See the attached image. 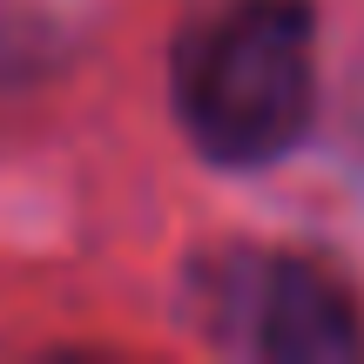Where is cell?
Here are the masks:
<instances>
[{
	"label": "cell",
	"instance_id": "cell-1",
	"mask_svg": "<svg viewBox=\"0 0 364 364\" xmlns=\"http://www.w3.org/2000/svg\"><path fill=\"white\" fill-rule=\"evenodd\" d=\"M169 102L209 162H284L317 108L311 0H189L169 41Z\"/></svg>",
	"mask_w": 364,
	"mask_h": 364
},
{
	"label": "cell",
	"instance_id": "cell-2",
	"mask_svg": "<svg viewBox=\"0 0 364 364\" xmlns=\"http://www.w3.org/2000/svg\"><path fill=\"white\" fill-rule=\"evenodd\" d=\"M209 311H216V338L250 358H277V364L364 358V324L351 290L311 257L223 263V290Z\"/></svg>",
	"mask_w": 364,
	"mask_h": 364
}]
</instances>
